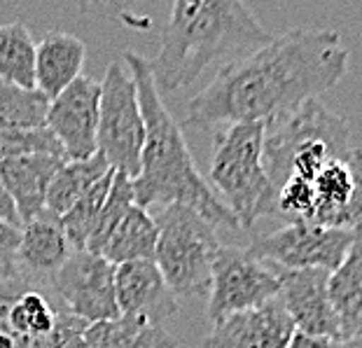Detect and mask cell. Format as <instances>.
Masks as SVG:
<instances>
[{"label":"cell","mask_w":362,"mask_h":348,"mask_svg":"<svg viewBox=\"0 0 362 348\" xmlns=\"http://www.w3.org/2000/svg\"><path fill=\"white\" fill-rule=\"evenodd\" d=\"M71 253L73 245L68 241L59 215L45 211L21 224L19 272L37 285H49V278L64 267Z\"/></svg>","instance_id":"2e32d148"},{"label":"cell","mask_w":362,"mask_h":348,"mask_svg":"<svg viewBox=\"0 0 362 348\" xmlns=\"http://www.w3.org/2000/svg\"><path fill=\"white\" fill-rule=\"evenodd\" d=\"M112 168L105 161L101 152H96L94 157L80 159V161H64L59 166V171L54 173L52 185L47 190V208L54 215H64L68 208H73V204L78 199H82L84 192H89V187L94 182H98L105 173H110Z\"/></svg>","instance_id":"7402d4cb"},{"label":"cell","mask_w":362,"mask_h":348,"mask_svg":"<svg viewBox=\"0 0 362 348\" xmlns=\"http://www.w3.org/2000/svg\"><path fill=\"white\" fill-rule=\"evenodd\" d=\"M0 220L7 222V224H14V227H21V218L17 213V206H14L12 197L7 195L3 178H0Z\"/></svg>","instance_id":"1f68e13d"},{"label":"cell","mask_w":362,"mask_h":348,"mask_svg":"<svg viewBox=\"0 0 362 348\" xmlns=\"http://www.w3.org/2000/svg\"><path fill=\"white\" fill-rule=\"evenodd\" d=\"M311 224L353 229L362 222V150L351 148L313 178Z\"/></svg>","instance_id":"7c38bea8"},{"label":"cell","mask_w":362,"mask_h":348,"mask_svg":"<svg viewBox=\"0 0 362 348\" xmlns=\"http://www.w3.org/2000/svg\"><path fill=\"white\" fill-rule=\"evenodd\" d=\"M24 154H57L66 157L64 148L47 127L40 129H0V164Z\"/></svg>","instance_id":"83f0119b"},{"label":"cell","mask_w":362,"mask_h":348,"mask_svg":"<svg viewBox=\"0 0 362 348\" xmlns=\"http://www.w3.org/2000/svg\"><path fill=\"white\" fill-rule=\"evenodd\" d=\"M155 262L175 297H208L220 253L215 227L185 204L164 206L155 218Z\"/></svg>","instance_id":"8992f818"},{"label":"cell","mask_w":362,"mask_h":348,"mask_svg":"<svg viewBox=\"0 0 362 348\" xmlns=\"http://www.w3.org/2000/svg\"><path fill=\"white\" fill-rule=\"evenodd\" d=\"M157 250V222L148 213V208L134 204L115 227L112 236L107 238L103 257L112 265L131 260H155Z\"/></svg>","instance_id":"44dd1931"},{"label":"cell","mask_w":362,"mask_h":348,"mask_svg":"<svg viewBox=\"0 0 362 348\" xmlns=\"http://www.w3.org/2000/svg\"><path fill=\"white\" fill-rule=\"evenodd\" d=\"M285 348H329V339L325 337H315V335H306V332L295 330V335L290 337V342Z\"/></svg>","instance_id":"d6a6232c"},{"label":"cell","mask_w":362,"mask_h":348,"mask_svg":"<svg viewBox=\"0 0 362 348\" xmlns=\"http://www.w3.org/2000/svg\"><path fill=\"white\" fill-rule=\"evenodd\" d=\"M115 292L122 315L161 325L178 313V301L155 260H131L115 269Z\"/></svg>","instance_id":"5bb4252c"},{"label":"cell","mask_w":362,"mask_h":348,"mask_svg":"<svg viewBox=\"0 0 362 348\" xmlns=\"http://www.w3.org/2000/svg\"><path fill=\"white\" fill-rule=\"evenodd\" d=\"M279 292L281 278L272 265L252 257L248 250L222 245L208 292V318L215 325L234 313L267 304L279 297Z\"/></svg>","instance_id":"ba28073f"},{"label":"cell","mask_w":362,"mask_h":348,"mask_svg":"<svg viewBox=\"0 0 362 348\" xmlns=\"http://www.w3.org/2000/svg\"><path fill=\"white\" fill-rule=\"evenodd\" d=\"M78 3L84 12L94 10L101 12L103 17H119V12H124L127 5L134 3V0H78Z\"/></svg>","instance_id":"4dcf8cb0"},{"label":"cell","mask_w":362,"mask_h":348,"mask_svg":"<svg viewBox=\"0 0 362 348\" xmlns=\"http://www.w3.org/2000/svg\"><path fill=\"white\" fill-rule=\"evenodd\" d=\"M272 267L281 278L279 301L295 323V330L325 337L329 342L341 339V325H339V315L329 299V272Z\"/></svg>","instance_id":"4fadbf2b"},{"label":"cell","mask_w":362,"mask_h":348,"mask_svg":"<svg viewBox=\"0 0 362 348\" xmlns=\"http://www.w3.org/2000/svg\"><path fill=\"white\" fill-rule=\"evenodd\" d=\"M145 120L134 75L124 61H112L101 82L96 145L117 173L136 180L141 173Z\"/></svg>","instance_id":"52a82bcc"},{"label":"cell","mask_w":362,"mask_h":348,"mask_svg":"<svg viewBox=\"0 0 362 348\" xmlns=\"http://www.w3.org/2000/svg\"><path fill=\"white\" fill-rule=\"evenodd\" d=\"M272 40L245 0H173L150 61L159 91H180L220 61H238Z\"/></svg>","instance_id":"3957f363"},{"label":"cell","mask_w":362,"mask_h":348,"mask_svg":"<svg viewBox=\"0 0 362 348\" xmlns=\"http://www.w3.org/2000/svg\"><path fill=\"white\" fill-rule=\"evenodd\" d=\"M115 269L110 260L89 250H73L64 267L49 278V288L66 304V311L84 323L119 318Z\"/></svg>","instance_id":"30bf717a"},{"label":"cell","mask_w":362,"mask_h":348,"mask_svg":"<svg viewBox=\"0 0 362 348\" xmlns=\"http://www.w3.org/2000/svg\"><path fill=\"white\" fill-rule=\"evenodd\" d=\"M346 71L349 50L337 30H288L222 66L211 84L189 100L185 127L267 124L334 89Z\"/></svg>","instance_id":"6da1fadb"},{"label":"cell","mask_w":362,"mask_h":348,"mask_svg":"<svg viewBox=\"0 0 362 348\" xmlns=\"http://www.w3.org/2000/svg\"><path fill=\"white\" fill-rule=\"evenodd\" d=\"M64 161L68 159L57 157V154H24V157H14L0 164V178H3L7 195L17 206L21 224L47 211L45 208L47 190L54 173Z\"/></svg>","instance_id":"e0dca14e"},{"label":"cell","mask_w":362,"mask_h":348,"mask_svg":"<svg viewBox=\"0 0 362 348\" xmlns=\"http://www.w3.org/2000/svg\"><path fill=\"white\" fill-rule=\"evenodd\" d=\"M0 80L35 89V40L21 21L0 26Z\"/></svg>","instance_id":"603a6c76"},{"label":"cell","mask_w":362,"mask_h":348,"mask_svg":"<svg viewBox=\"0 0 362 348\" xmlns=\"http://www.w3.org/2000/svg\"><path fill=\"white\" fill-rule=\"evenodd\" d=\"M349 122L318 98L306 100L295 112L264 124V168L274 190L285 180L313 182V178L339 154L349 152Z\"/></svg>","instance_id":"277c9868"},{"label":"cell","mask_w":362,"mask_h":348,"mask_svg":"<svg viewBox=\"0 0 362 348\" xmlns=\"http://www.w3.org/2000/svg\"><path fill=\"white\" fill-rule=\"evenodd\" d=\"M329 348H362V332L346 339H337V342H329Z\"/></svg>","instance_id":"836d02e7"},{"label":"cell","mask_w":362,"mask_h":348,"mask_svg":"<svg viewBox=\"0 0 362 348\" xmlns=\"http://www.w3.org/2000/svg\"><path fill=\"white\" fill-rule=\"evenodd\" d=\"M87 45L78 35L49 30L35 42V89L49 100L82 75Z\"/></svg>","instance_id":"ac0fdd59"},{"label":"cell","mask_w":362,"mask_h":348,"mask_svg":"<svg viewBox=\"0 0 362 348\" xmlns=\"http://www.w3.org/2000/svg\"><path fill=\"white\" fill-rule=\"evenodd\" d=\"M124 64L134 75L145 120L141 173L134 180L136 204L143 208L185 204L204 215L213 227L241 229L234 213L222 204L218 195H213L211 185L199 173L180 124L161 100L150 61L136 52H127Z\"/></svg>","instance_id":"7a4b0ae2"},{"label":"cell","mask_w":362,"mask_h":348,"mask_svg":"<svg viewBox=\"0 0 362 348\" xmlns=\"http://www.w3.org/2000/svg\"><path fill=\"white\" fill-rule=\"evenodd\" d=\"M64 348H91L89 342H87V337H84V332H80L78 337H73L71 342H68Z\"/></svg>","instance_id":"e575fe53"},{"label":"cell","mask_w":362,"mask_h":348,"mask_svg":"<svg viewBox=\"0 0 362 348\" xmlns=\"http://www.w3.org/2000/svg\"><path fill=\"white\" fill-rule=\"evenodd\" d=\"M329 299L341 325V339L362 332V222L353 227L344 262L329 274Z\"/></svg>","instance_id":"d6986e66"},{"label":"cell","mask_w":362,"mask_h":348,"mask_svg":"<svg viewBox=\"0 0 362 348\" xmlns=\"http://www.w3.org/2000/svg\"><path fill=\"white\" fill-rule=\"evenodd\" d=\"M112 178H115V168L110 173H105L98 182L91 185L89 192H84L82 199L75 201L73 208H68V211L61 215V224H64V231L73 245V250L87 248L91 231H94L98 215L103 211L105 199L110 195Z\"/></svg>","instance_id":"484cf974"},{"label":"cell","mask_w":362,"mask_h":348,"mask_svg":"<svg viewBox=\"0 0 362 348\" xmlns=\"http://www.w3.org/2000/svg\"><path fill=\"white\" fill-rule=\"evenodd\" d=\"M211 185L241 229L276 215V190L264 168V124L236 122L215 134Z\"/></svg>","instance_id":"5b68a950"},{"label":"cell","mask_w":362,"mask_h":348,"mask_svg":"<svg viewBox=\"0 0 362 348\" xmlns=\"http://www.w3.org/2000/svg\"><path fill=\"white\" fill-rule=\"evenodd\" d=\"M353 229L288 222L272 234L257 236L248 248L252 257L283 269H325L332 274L351 248Z\"/></svg>","instance_id":"9c48e42d"},{"label":"cell","mask_w":362,"mask_h":348,"mask_svg":"<svg viewBox=\"0 0 362 348\" xmlns=\"http://www.w3.org/2000/svg\"><path fill=\"white\" fill-rule=\"evenodd\" d=\"M28 288H37L35 281H30L28 276H14V278H0V327L7 330V315L10 308Z\"/></svg>","instance_id":"f546056e"},{"label":"cell","mask_w":362,"mask_h":348,"mask_svg":"<svg viewBox=\"0 0 362 348\" xmlns=\"http://www.w3.org/2000/svg\"><path fill=\"white\" fill-rule=\"evenodd\" d=\"M84 337L91 348H178V342L161 325L136 315L91 323Z\"/></svg>","instance_id":"ffe728a7"},{"label":"cell","mask_w":362,"mask_h":348,"mask_svg":"<svg viewBox=\"0 0 362 348\" xmlns=\"http://www.w3.org/2000/svg\"><path fill=\"white\" fill-rule=\"evenodd\" d=\"M49 98L37 89H24L0 80V129L47 127Z\"/></svg>","instance_id":"cb8c5ba5"},{"label":"cell","mask_w":362,"mask_h":348,"mask_svg":"<svg viewBox=\"0 0 362 348\" xmlns=\"http://www.w3.org/2000/svg\"><path fill=\"white\" fill-rule=\"evenodd\" d=\"M136 204V192H134V180L124 173H117L115 171L112 178V187H110V195H107L105 204H103V211L98 215L96 220V227L91 231L89 241H87V248L89 253L94 255H101L107 238L112 236L115 227L122 222V218L127 215V211L131 206Z\"/></svg>","instance_id":"4316f807"},{"label":"cell","mask_w":362,"mask_h":348,"mask_svg":"<svg viewBox=\"0 0 362 348\" xmlns=\"http://www.w3.org/2000/svg\"><path fill=\"white\" fill-rule=\"evenodd\" d=\"M98 103H101V82L80 75L73 84L49 100L47 129L57 136L66 159L80 161L98 152Z\"/></svg>","instance_id":"8fae6325"},{"label":"cell","mask_w":362,"mask_h":348,"mask_svg":"<svg viewBox=\"0 0 362 348\" xmlns=\"http://www.w3.org/2000/svg\"><path fill=\"white\" fill-rule=\"evenodd\" d=\"M292 335L295 323L276 297L215 323L211 335L204 339V348H285Z\"/></svg>","instance_id":"9a60e30c"},{"label":"cell","mask_w":362,"mask_h":348,"mask_svg":"<svg viewBox=\"0 0 362 348\" xmlns=\"http://www.w3.org/2000/svg\"><path fill=\"white\" fill-rule=\"evenodd\" d=\"M19 243H21V227H14V224L0 220V278L21 276Z\"/></svg>","instance_id":"f1b7e54d"},{"label":"cell","mask_w":362,"mask_h":348,"mask_svg":"<svg viewBox=\"0 0 362 348\" xmlns=\"http://www.w3.org/2000/svg\"><path fill=\"white\" fill-rule=\"evenodd\" d=\"M59 311L52 306L49 297L42 290L28 288L7 315V330L14 339H40L54 332L59 323Z\"/></svg>","instance_id":"d4e9b609"}]
</instances>
